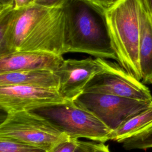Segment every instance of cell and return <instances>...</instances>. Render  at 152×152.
<instances>
[{
	"label": "cell",
	"mask_w": 152,
	"mask_h": 152,
	"mask_svg": "<svg viewBox=\"0 0 152 152\" xmlns=\"http://www.w3.org/2000/svg\"><path fill=\"white\" fill-rule=\"evenodd\" d=\"M64 24L63 7L31 3L0 12V55L41 51L63 56Z\"/></svg>",
	"instance_id": "obj_1"
},
{
	"label": "cell",
	"mask_w": 152,
	"mask_h": 152,
	"mask_svg": "<svg viewBox=\"0 0 152 152\" xmlns=\"http://www.w3.org/2000/svg\"><path fill=\"white\" fill-rule=\"evenodd\" d=\"M62 7L65 53H83L117 61L104 13L82 0H66Z\"/></svg>",
	"instance_id": "obj_2"
},
{
	"label": "cell",
	"mask_w": 152,
	"mask_h": 152,
	"mask_svg": "<svg viewBox=\"0 0 152 152\" xmlns=\"http://www.w3.org/2000/svg\"><path fill=\"white\" fill-rule=\"evenodd\" d=\"M141 5L142 0H121L104 13L118 63L138 80Z\"/></svg>",
	"instance_id": "obj_3"
},
{
	"label": "cell",
	"mask_w": 152,
	"mask_h": 152,
	"mask_svg": "<svg viewBox=\"0 0 152 152\" xmlns=\"http://www.w3.org/2000/svg\"><path fill=\"white\" fill-rule=\"evenodd\" d=\"M30 111L45 118L69 137L103 143L110 140L112 131L93 113L74 100H65Z\"/></svg>",
	"instance_id": "obj_4"
},
{
	"label": "cell",
	"mask_w": 152,
	"mask_h": 152,
	"mask_svg": "<svg viewBox=\"0 0 152 152\" xmlns=\"http://www.w3.org/2000/svg\"><path fill=\"white\" fill-rule=\"evenodd\" d=\"M0 137L15 139L48 152L69 138L45 118L27 110L7 114L0 125Z\"/></svg>",
	"instance_id": "obj_5"
},
{
	"label": "cell",
	"mask_w": 152,
	"mask_h": 152,
	"mask_svg": "<svg viewBox=\"0 0 152 152\" xmlns=\"http://www.w3.org/2000/svg\"><path fill=\"white\" fill-rule=\"evenodd\" d=\"M74 101L93 113L112 131L152 105V102L97 93H83Z\"/></svg>",
	"instance_id": "obj_6"
},
{
	"label": "cell",
	"mask_w": 152,
	"mask_h": 152,
	"mask_svg": "<svg viewBox=\"0 0 152 152\" xmlns=\"http://www.w3.org/2000/svg\"><path fill=\"white\" fill-rule=\"evenodd\" d=\"M103 69L88 84L84 93H97L152 102L150 91L119 64L102 58Z\"/></svg>",
	"instance_id": "obj_7"
},
{
	"label": "cell",
	"mask_w": 152,
	"mask_h": 152,
	"mask_svg": "<svg viewBox=\"0 0 152 152\" xmlns=\"http://www.w3.org/2000/svg\"><path fill=\"white\" fill-rule=\"evenodd\" d=\"M65 100L58 90L23 85L0 86V106L7 114L30 111Z\"/></svg>",
	"instance_id": "obj_8"
},
{
	"label": "cell",
	"mask_w": 152,
	"mask_h": 152,
	"mask_svg": "<svg viewBox=\"0 0 152 152\" xmlns=\"http://www.w3.org/2000/svg\"><path fill=\"white\" fill-rule=\"evenodd\" d=\"M102 69L101 58L64 59L54 71L59 78V94L65 100H75Z\"/></svg>",
	"instance_id": "obj_9"
},
{
	"label": "cell",
	"mask_w": 152,
	"mask_h": 152,
	"mask_svg": "<svg viewBox=\"0 0 152 152\" xmlns=\"http://www.w3.org/2000/svg\"><path fill=\"white\" fill-rule=\"evenodd\" d=\"M64 60L62 55L41 51H17L0 55V74L45 69L55 71Z\"/></svg>",
	"instance_id": "obj_10"
},
{
	"label": "cell",
	"mask_w": 152,
	"mask_h": 152,
	"mask_svg": "<svg viewBox=\"0 0 152 152\" xmlns=\"http://www.w3.org/2000/svg\"><path fill=\"white\" fill-rule=\"evenodd\" d=\"M23 85L58 90L59 77L53 71L45 69L8 72L0 74V86Z\"/></svg>",
	"instance_id": "obj_11"
},
{
	"label": "cell",
	"mask_w": 152,
	"mask_h": 152,
	"mask_svg": "<svg viewBox=\"0 0 152 152\" xmlns=\"http://www.w3.org/2000/svg\"><path fill=\"white\" fill-rule=\"evenodd\" d=\"M139 64L142 83L152 84V18L142 0L140 12Z\"/></svg>",
	"instance_id": "obj_12"
},
{
	"label": "cell",
	"mask_w": 152,
	"mask_h": 152,
	"mask_svg": "<svg viewBox=\"0 0 152 152\" xmlns=\"http://www.w3.org/2000/svg\"><path fill=\"white\" fill-rule=\"evenodd\" d=\"M152 126V105L124 122L110 134V140L121 142Z\"/></svg>",
	"instance_id": "obj_13"
},
{
	"label": "cell",
	"mask_w": 152,
	"mask_h": 152,
	"mask_svg": "<svg viewBox=\"0 0 152 152\" xmlns=\"http://www.w3.org/2000/svg\"><path fill=\"white\" fill-rule=\"evenodd\" d=\"M121 143L125 150H146L152 148V126L144 131L122 140Z\"/></svg>",
	"instance_id": "obj_14"
},
{
	"label": "cell",
	"mask_w": 152,
	"mask_h": 152,
	"mask_svg": "<svg viewBox=\"0 0 152 152\" xmlns=\"http://www.w3.org/2000/svg\"><path fill=\"white\" fill-rule=\"evenodd\" d=\"M0 152H48L40 147L6 137H0Z\"/></svg>",
	"instance_id": "obj_15"
},
{
	"label": "cell",
	"mask_w": 152,
	"mask_h": 152,
	"mask_svg": "<svg viewBox=\"0 0 152 152\" xmlns=\"http://www.w3.org/2000/svg\"><path fill=\"white\" fill-rule=\"evenodd\" d=\"M79 141L78 138L69 137L58 143L50 152H75Z\"/></svg>",
	"instance_id": "obj_16"
},
{
	"label": "cell",
	"mask_w": 152,
	"mask_h": 152,
	"mask_svg": "<svg viewBox=\"0 0 152 152\" xmlns=\"http://www.w3.org/2000/svg\"><path fill=\"white\" fill-rule=\"evenodd\" d=\"M91 5L103 13H105L115 5H116L121 0H82Z\"/></svg>",
	"instance_id": "obj_17"
},
{
	"label": "cell",
	"mask_w": 152,
	"mask_h": 152,
	"mask_svg": "<svg viewBox=\"0 0 152 152\" xmlns=\"http://www.w3.org/2000/svg\"><path fill=\"white\" fill-rule=\"evenodd\" d=\"M66 0H34L32 3L48 8L62 7Z\"/></svg>",
	"instance_id": "obj_18"
},
{
	"label": "cell",
	"mask_w": 152,
	"mask_h": 152,
	"mask_svg": "<svg viewBox=\"0 0 152 152\" xmlns=\"http://www.w3.org/2000/svg\"><path fill=\"white\" fill-rule=\"evenodd\" d=\"M96 142L80 141L79 144L75 152H94Z\"/></svg>",
	"instance_id": "obj_19"
},
{
	"label": "cell",
	"mask_w": 152,
	"mask_h": 152,
	"mask_svg": "<svg viewBox=\"0 0 152 152\" xmlns=\"http://www.w3.org/2000/svg\"><path fill=\"white\" fill-rule=\"evenodd\" d=\"M14 0H0V12L14 8Z\"/></svg>",
	"instance_id": "obj_20"
},
{
	"label": "cell",
	"mask_w": 152,
	"mask_h": 152,
	"mask_svg": "<svg viewBox=\"0 0 152 152\" xmlns=\"http://www.w3.org/2000/svg\"><path fill=\"white\" fill-rule=\"evenodd\" d=\"M94 152H110L109 147L103 142H96Z\"/></svg>",
	"instance_id": "obj_21"
},
{
	"label": "cell",
	"mask_w": 152,
	"mask_h": 152,
	"mask_svg": "<svg viewBox=\"0 0 152 152\" xmlns=\"http://www.w3.org/2000/svg\"><path fill=\"white\" fill-rule=\"evenodd\" d=\"M31 4L30 0H14V9H20Z\"/></svg>",
	"instance_id": "obj_22"
},
{
	"label": "cell",
	"mask_w": 152,
	"mask_h": 152,
	"mask_svg": "<svg viewBox=\"0 0 152 152\" xmlns=\"http://www.w3.org/2000/svg\"><path fill=\"white\" fill-rule=\"evenodd\" d=\"M142 1L152 18V0H142Z\"/></svg>",
	"instance_id": "obj_23"
},
{
	"label": "cell",
	"mask_w": 152,
	"mask_h": 152,
	"mask_svg": "<svg viewBox=\"0 0 152 152\" xmlns=\"http://www.w3.org/2000/svg\"><path fill=\"white\" fill-rule=\"evenodd\" d=\"M30 2H31V3H32L33 1H34V0H30Z\"/></svg>",
	"instance_id": "obj_24"
}]
</instances>
